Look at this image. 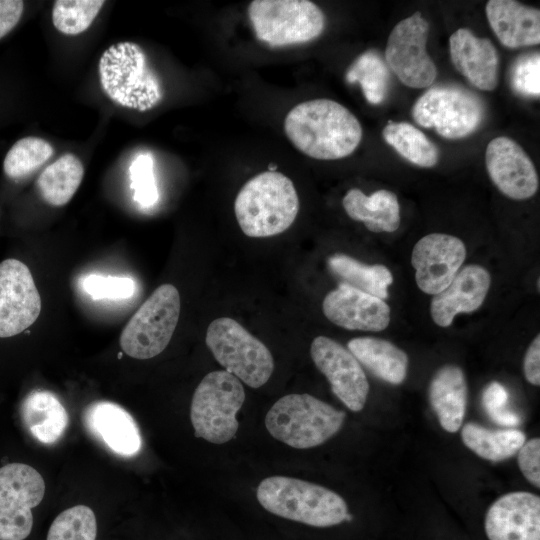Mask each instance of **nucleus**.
Listing matches in <instances>:
<instances>
[{"label": "nucleus", "instance_id": "f257e3e1", "mask_svg": "<svg viewBox=\"0 0 540 540\" xmlns=\"http://www.w3.org/2000/svg\"><path fill=\"white\" fill-rule=\"evenodd\" d=\"M284 130L298 150L319 160L347 157L362 139L358 119L331 99H314L296 105L285 117Z\"/></svg>", "mask_w": 540, "mask_h": 540}, {"label": "nucleus", "instance_id": "f03ea898", "mask_svg": "<svg viewBox=\"0 0 540 540\" xmlns=\"http://www.w3.org/2000/svg\"><path fill=\"white\" fill-rule=\"evenodd\" d=\"M299 198L292 181L277 171L262 172L244 184L234 212L243 233L270 237L286 231L296 219Z\"/></svg>", "mask_w": 540, "mask_h": 540}, {"label": "nucleus", "instance_id": "7ed1b4c3", "mask_svg": "<svg viewBox=\"0 0 540 540\" xmlns=\"http://www.w3.org/2000/svg\"><path fill=\"white\" fill-rule=\"evenodd\" d=\"M257 500L268 512L313 527L351 520L345 500L334 491L298 478L272 476L257 488Z\"/></svg>", "mask_w": 540, "mask_h": 540}, {"label": "nucleus", "instance_id": "20e7f679", "mask_svg": "<svg viewBox=\"0 0 540 540\" xmlns=\"http://www.w3.org/2000/svg\"><path fill=\"white\" fill-rule=\"evenodd\" d=\"M98 74L105 95L121 107L145 112L163 99L158 75L144 50L134 42L109 46L99 59Z\"/></svg>", "mask_w": 540, "mask_h": 540}, {"label": "nucleus", "instance_id": "39448f33", "mask_svg": "<svg viewBox=\"0 0 540 540\" xmlns=\"http://www.w3.org/2000/svg\"><path fill=\"white\" fill-rule=\"evenodd\" d=\"M346 414L310 394H289L278 399L265 417L268 432L296 449L319 446L343 426Z\"/></svg>", "mask_w": 540, "mask_h": 540}, {"label": "nucleus", "instance_id": "423d86ee", "mask_svg": "<svg viewBox=\"0 0 540 540\" xmlns=\"http://www.w3.org/2000/svg\"><path fill=\"white\" fill-rule=\"evenodd\" d=\"M245 401L241 381L225 370L208 373L192 397L190 419L196 437L213 444L230 441L239 423L238 411Z\"/></svg>", "mask_w": 540, "mask_h": 540}, {"label": "nucleus", "instance_id": "0eeeda50", "mask_svg": "<svg viewBox=\"0 0 540 540\" xmlns=\"http://www.w3.org/2000/svg\"><path fill=\"white\" fill-rule=\"evenodd\" d=\"M205 342L224 370L251 388L264 385L273 373L270 350L230 317L214 319L207 328Z\"/></svg>", "mask_w": 540, "mask_h": 540}, {"label": "nucleus", "instance_id": "6e6552de", "mask_svg": "<svg viewBox=\"0 0 540 540\" xmlns=\"http://www.w3.org/2000/svg\"><path fill=\"white\" fill-rule=\"evenodd\" d=\"M248 16L256 37L272 47L312 41L325 26L322 10L308 0H255Z\"/></svg>", "mask_w": 540, "mask_h": 540}, {"label": "nucleus", "instance_id": "1a4fd4ad", "mask_svg": "<svg viewBox=\"0 0 540 540\" xmlns=\"http://www.w3.org/2000/svg\"><path fill=\"white\" fill-rule=\"evenodd\" d=\"M180 306L175 286H159L124 327L120 336L123 352L135 359H150L160 354L175 331Z\"/></svg>", "mask_w": 540, "mask_h": 540}, {"label": "nucleus", "instance_id": "9d476101", "mask_svg": "<svg viewBox=\"0 0 540 540\" xmlns=\"http://www.w3.org/2000/svg\"><path fill=\"white\" fill-rule=\"evenodd\" d=\"M412 115L425 128H434L446 139L469 136L481 125L485 109L469 90L457 86H436L415 102Z\"/></svg>", "mask_w": 540, "mask_h": 540}, {"label": "nucleus", "instance_id": "9b49d317", "mask_svg": "<svg viewBox=\"0 0 540 540\" xmlns=\"http://www.w3.org/2000/svg\"><path fill=\"white\" fill-rule=\"evenodd\" d=\"M44 494V479L33 467L9 463L0 468V540H24L30 535L32 509Z\"/></svg>", "mask_w": 540, "mask_h": 540}, {"label": "nucleus", "instance_id": "f8f14e48", "mask_svg": "<svg viewBox=\"0 0 540 540\" xmlns=\"http://www.w3.org/2000/svg\"><path fill=\"white\" fill-rule=\"evenodd\" d=\"M429 23L419 11L401 20L391 31L385 59L398 79L410 88L430 86L437 68L426 51Z\"/></svg>", "mask_w": 540, "mask_h": 540}, {"label": "nucleus", "instance_id": "ddd939ff", "mask_svg": "<svg viewBox=\"0 0 540 540\" xmlns=\"http://www.w3.org/2000/svg\"><path fill=\"white\" fill-rule=\"evenodd\" d=\"M310 354L318 370L329 381L334 395L350 410L361 411L367 400L369 383L354 355L326 336L314 338Z\"/></svg>", "mask_w": 540, "mask_h": 540}, {"label": "nucleus", "instance_id": "4468645a", "mask_svg": "<svg viewBox=\"0 0 540 540\" xmlns=\"http://www.w3.org/2000/svg\"><path fill=\"white\" fill-rule=\"evenodd\" d=\"M41 298L29 268L17 259L0 263V337L15 336L38 318Z\"/></svg>", "mask_w": 540, "mask_h": 540}, {"label": "nucleus", "instance_id": "2eb2a0df", "mask_svg": "<svg viewBox=\"0 0 540 540\" xmlns=\"http://www.w3.org/2000/svg\"><path fill=\"white\" fill-rule=\"evenodd\" d=\"M465 258L466 247L458 237L442 233L422 237L411 256L417 286L429 295L440 293L454 279Z\"/></svg>", "mask_w": 540, "mask_h": 540}, {"label": "nucleus", "instance_id": "dca6fc26", "mask_svg": "<svg viewBox=\"0 0 540 540\" xmlns=\"http://www.w3.org/2000/svg\"><path fill=\"white\" fill-rule=\"evenodd\" d=\"M487 173L494 185L508 198L526 200L538 190L539 180L533 162L523 148L508 137H496L485 152Z\"/></svg>", "mask_w": 540, "mask_h": 540}, {"label": "nucleus", "instance_id": "f3484780", "mask_svg": "<svg viewBox=\"0 0 540 540\" xmlns=\"http://www.w3.org/2000/svg\"><path fill=\"white\" fill-rule=\"evenodd\" d=\"M484 525L489 540H540V497L525 491L504 494L488 508Z\"/></svg>", "mask_w": 540, "mask_h": 540}, {"label": "nucleus", "instance_id": "a211bd4d", "mask_svg": "<svg viewBox=\"0 0 540 540\" xmlns=\"http://www.w3.org/2000/svg\"><path fill=\"white\" fill-rule=\"evenodd\" d=\"M322 310L330 322L348 330L382 331L391 318L384 300L345 283L325 296Z\"/></svg>", "mask_w": 540, "mask_h": 540}, {"label": "nucleus", "instance_id": "6ab92c4d", "mask_svg": "<svg viewBox=\"0 0 540 540\" xmlns=\"http://www.w3.org/2000/svg\"><path fill=\"white\" fill-rule=\"evenodd\" d=\"M488 271L477 264L465 266L451 283L434 295L430 304L433 321L440 327H449L459 313H471L483 304L490 288Z\"/></svg>", "mask_w": 540, "mask_h": 540}, {"label": "nucleus", "instance_id": "aec40b11", "mask_svg": "<svg viewBox=\"0 0 540 540\" xmlns=\"http://www.w3.org/2000/svg\"><path fill=\"white\" fill-rule=\"evenodd\" d=\"M452 63L473 86L492 91L498 81V54L487 38L475 36L469 29L460 28L449 38Z\"/></svg>", "mask_w": 540, "mask_h": 540}, {"label": "nucleus", "instance_id": "412c9836", "mask_svg": "<svg viewBox=\"0 0 540 540\" xmlns=\"http://www.w3.org/2000/svg\"><path fill=\"white\" fill-rule=\"evenodd\" d=\"M87 429L114 453L130 457L142 445L138 425L120 405L110 401H96L83 414Z\"/></svg>", "mask_w": 540, "mask_h": 540}, {"label": "nucleus", "instance_id": "4be33fe9", "mask_svg": "<svg viewBox=\"0 0 540 540\" xmlns=\"http://www.w3.org/2000/svg\"><path fill=\"white\" fill-rule=\"evenodd\" d=\"M486 17L500 43L508 48L540 43V11L513 0H490Z\"/></svg>", "mask_w": 540, "mask_h": 540}, {"label": "nucleus", "instance_id": "5701e85b", "mask_svg": "<svg viewBox=\"0 0 540 540\" xmlns=\"http://www.w3.org/2000/svg\"><path fill=\"white\" fill-rule=\"evenodd\" d=\"M467 393L465 375L459 366L444 365L433 375L428 389L429 401L445 431L455 433L461 428Z\"/></svg>", "mask_w": 540, "mask_h": 540}, {"label": "nucleus", "instance_id": "b1692460", "mask_svg": "<svg viewBox=\"0 0 540 540\" xmlns=\"http://www.w3.org/2000/svg\"><path fill=\"white\" fill-rule=\"evenodd\" d=\"M348 216L363 222L369 231L394 232L400 225V206L397 196L385 189L371 195L353 188L347 191L342 200Z\"/></svg>", "mask_w": 540, "mask_h": 540}, {"label": "nucleus", "instance_id": "393cba45", "mask_svg": "<svg viewBox=\"0 0 540 540\" xmlns=\"http://www.w3.org/2000/svg\"><path fill=\"white\" fill-rule=\"evenodd\" d=\"M348 350L358 362L379 379L401 384L408 370L407 354L393 343L377 337H356L347 343Z\"/></svg>", "mask_w": 540, "mask_h": 540}, {"label": "nucleus", "instance_id": "a878e982", "mask_svg": "<svg viewBox=\"0 0 540 540\" xmlns=\"http://www.w3.org/2000/svg\"><path fill=\"white\" fill-rule=\"evenodd\" d=\"M23 422L32 436L43 444L57 442L65 433L69 417L58 397L48 390H34L21 407Z\"/></svg>", "mask_w": 540, "mask_h": 540}, {"label": "nucleus", "instance_id": "bb28decb", "mask_svg": "<svg viewBox=\"0 0 540 540\" xmlns=\"http://www.w3.org/2000/svg\"><path fill=\"white\" fill-rule=\"evenodd\" d=\"M461 438L477 456L493 462L514 456L526 441V435L518 429L494 430L472 422L462 427Z\"/></svg>", "mask_w": 540, "mask_h": 540}, {"label": "nucleus", "instance_id": "cd10ccee", "mask_svg": "<svg viewBox=\"0 0 540 540\" xmlns=\"http://www.w3.org/2000/svg\"><path fill=\"white\" fill-rule=\"evenodd\" d=\"M84 176L81 160L72 153L59 157L48 165L37 180L41 197L49 205L67 204L78 190Z\"/></svg>", "mask_w": 540, "mask_h": 540}, {"label": "nucleus", "instance_id": "c85d7f7f", "mask_svg": "<svg viewBox=\"0 0 540 540\" xmlns=\"http://www.w3.org/2000/svg\"><path fill=\"white\" fill-rule=\"evenodd\" d=\"M330 269L344 283L382 300L388 297V287L393 282L390 270L382 264H364L345 254L328 258Z\"/></svg>", "mask_w": 540, "mask_h": 540}, {"label": "nucleus", "instance_id": "c756f323", "mask_svg": "<svg viewBox=\"0 0 540 540\" xmlns=\"http://www.w3.org/2000/svg\"><path fill=\"white\" fill-rule=\"evenodd\" d=\"M382 135L384 140L410 163L424 168L437 164L438 148L412 124L389 121Z\"/></svg>", "mask_w": 540, "mask_h": 540}, {"label": "nucleus", "instance_id": "7c9ffc66", "mask_svg": "<svg viewBox=\"0 0 540 540\" xmlns=\"http://www.w3.org/2000/svg\"><path fill=\"white\" fill-rule=\"evenodd\" d=\"M345 78L348 83H359L370 104L382 103L388 94L389 68L375 51H366L358 56L347 70Z\"/></svg>", "mask_w": 540, "mask_h": 540}, {"label": "nucleus", "instance_id": "2f4dec72", "mask_svg": "<svg viewBox=\"0 0 540 540\" xmlns=\"http://www.w3.org/2000/svg\"><path fill=\"white\" fill-rule=\"evenodd\" d=\"M54 154L52 145L39 137L19 139L7 152L3 169L11 179H21L31 174Z\"/></svg>", "mask_w": 540, "mask_h": 540}, {"label": "nucleus", "instance_id": "473e14b6", "mask_svg": "<svg viewBox=\"0 0 540 540\" xmlns=\"http://www.w3.org/2000/svg\"><path fill=\"white\" fill-rule=\"evenodd\" d=\"M105 4L102 0H57L53 4L52 23L65 35L86 31Z\"/></svg>", "mask_w": 540, "mask_h": 540}, {"label": "nucleus", "instance_id": "72a5a7b5", "mask_svg": "<svg viewBox=\"0 0 540 540\" xmlns=\"http://www.w3.org/2000/svg\"><path fill=\"white\" fill-rule=\"evenodd\" d=\"M97 521L93 510L76 505L61 512L50 525L46 540H96Z\"/></svg>", "mask_w": 540, "mask_h": 540}, {"label": "nucleus", "instance_id": "f704fd0d", "mask_svg": "<svg viewBox=\"0 0 540 540\" xmlns=\"http://www.w3.org/2000/svg\"><path fill=\"white\" fill-rule=\"evenodd\" d=\"M79 285L93 300H123L133 296L135 282L126 276L91 273L83 276Z\"/></svg>", "mask_w": 540, "mask_h": 540}, {"label": "nucleus", "instance_id": "c9c22d12", "mask_svg": "<svg viewBox=\"0 0 540 540\" xmlns=\"http://www.w3.org/2000/svg\"><path fill=\"white\" fill-rule=\"evenodd\" d=\"M130 179L133 197L137 203L150 207L158 201L153 160L149 154H141L134 159L130 166Z\"/></svg>", "mask_w": 540, "mask_h": 540}, {"label": "nucleus", "instance_id": "e433bc0d", "mask_svg": "<svg viewBox=\"0 0 540 540\" xmlns=\"http://www.w3.org/2000/svg\"><path fill=\"white\" fill-rule=\"evenodd\" d=\"M511 85L524 97H539L540 95V55L532 53L522 56L511 70Z\"/></svg>", "mask_w": 540, "mask_h": 540}, {"label": "nucleus", "instance_id": "4c0bfd02", "mask_svg": "<svg viewBox=\"0 0 540 540\" xmlns=\"http://www.w3.org/2000/svg\"><path fill=\"white\" fill-rule=\"evenodd\" d=\"M508 400V392L499 382L493 381L483 390L482 404L488 416L499 425L517 426L520 416L509 408Z\"/></svg>", "mask_w": 540, "mask_h": 540}, {"label": "nucleus", "instance_id": "58836bf2", "mask_svg": "<svg viewBox=\"0 0 540 540\" xmlns=\"http://www.w3.org/2000/svg\"><path fill=\"white\" fill-rule=\"evenodd\" d=\"M518 466L524 477L534 486H540V440L525 441L517 452Z\"/></svg>", "mask_w": 540, "mask_h": 540}, {"label": "nucleus", "instance_id": "ea45409f", "mask_svg": "<svg viewBox=\"0 0 540 540\" xmlns=\"http://www.w3.org/2000/svg\"><path fill=\"white\" fill-rule=\"evenodd\" d=\"M23 9L21 0H0V39L18 24Z\"/></svg>", "mask_w": 540, "mask_h": 540}, {"label": "nucleus", "instance_id": "a19ab883", "mask_svg": "<svg viewBox=\"0 0 540 540\" xmlns=\"http://www.w3.org/2000/svg\"><path fill=\"white\" fill-rule=\"evenodd\" d=\"M523 371L530 384L540 385V335L534 338L525 353Z\"/></svg>", "mask_w": 540, "mask_h": 540}]
</instances>
